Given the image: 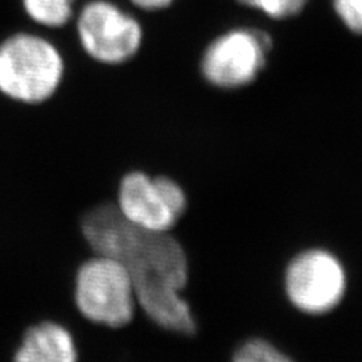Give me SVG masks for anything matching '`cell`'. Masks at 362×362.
Wrapping results in <instances>:
<instances>
[{
    "label": "cell",
    "mask_w": 362,
    "mask_h": 362,
    "mask_svg": "<svg viewBox=\"0 0 362 362\" xmlns=\"http://www.w3.org/2000/svg\"><path fill=\"white\" fill-rule=\"evenodd\" d=\"M74 0H23L26 14L38 25L61 28L73 16Z\"/></svg>",
    "instance_id": "obj_9"
},
{
    "label": "cell",
    "mask_w": 362,
    "mask_h": 362,
    "mask_svg": "<svg viewBox=\"0 0 362 362\" xmlns=\"http://www.w3.org/2000/svg\"><path fill=\"white\" fill-rule=\"evenodd\" d=\"M235 2L257 9L274 20H286L299 16L310 0H235Z\"/></svg>",
    "instance_id": "obj_11"
},
{
    "label": "cell",
    "mask_w": 362,
    "mask_h": 362,
    "mask_svg": "<svg viewBox=\"0 0 362 362\" xmlns=\"http://www.w3.org/2000/svg\"><path fill=\"white\" fill-rule=\"evenodd\" d=\"M81 230L90 252L117 258L129 269L142 319L169 334H195V313L185 296L189 257L173 233L136 228L121 216L115 201L90 207Z\"/></svg>",
    "instance_id": "obj_1"
},
{
    "label": "cell",
    "mask_w": 362,
    "mask_h": 362,
    "mask_svg": "<svg viewBox=\"0 0 362 362\" xmlns=\"http://www.w3.org/2000/svg\"><path fill=\"white\" fill-rule=\"evenodd\" d=\"M77 358L73 332L56 320H41L23 334L13 362H77Z\"/></svg>",
    "instance_id": "obj_8"
},
{
    "label": "cell",
    "mask_w": 362,
    "mask_h": 362,
    "mask_svg": "<svg viewBox=\"0 0 362 362\" xmlns=\"http://www.w3.org/2000/svg\"><path fill=\"white\" fill-rule=\"evenodd\" d=\"M272 40L266 32L235 28L214 38L201 58V74L219 89H240L252 85L263 73Z\"/></svg>",
    "instance_id": "obj_6"
},
{
    "label": "cell",
    "mask_w": 362,
    "mask_h": 362,
    "mask_svg": "<svg viewBox=\"0 0 362 362\" xmlns=\"http://www.w3.org/2000/svg\"><path fill=\"white\" fill-rule=\"evenodd\" d=\"M113 201L124 219L150 233H171L189 209L180 181L144 168H132L119 177Z\"/></svg>",
    "instance_id": "obj_4"
},
{
    "label": "cell",
    "mask_w": 362,
    "mask_h": 362,
    "mask_svg": "<svg viewBox=\"0 0 362 362\" xmlns=\"http://www.w3.org/2000/svg\"><path fill=\"white\" fill-rule=\"evenodd\" d=\"M231 362H296L284 350L262 337L247 338L234 350Z\"/></svg>",
    "instance_id": "obj_10"
},
{
    "label": "cell",
    "mask_w": 362,
    "mask_h": 362,
    "mask_svg": "<svg viewBox=\"0 0 362 362\" xmlns=\"http://www.w3.org/2000/svg\"><path fill=\"white\" fill-rule=\"evenodd\" d=\"M77 33L83 50L105 65H121L141 50V23L107 0L89 2L77 18Z\"/></svg>",
    "instance_id": "obj_7"
},
{
    "label": "cell",
    "mask_w": 362,
    "mask_h": 362,
    "mask_svg": "<svg viewBox=\"0 0 362 362\" xmlns=\"http://www.w3.org/2000/svg\"><path fill=\"white\" fill-rule=\"evenodd\" d=\"M77 313L89 323L121 329L139 314L129 269L119 259L90 254L78 264L73 282Z\"/></svg>",
    "instance_id": "obj_3"
},
{
    "label": "cell",
    "mask_w": 362,
    "mask_h": 362,
    "mask_svg": "<svg viewBox=\"0 0 362 362\" xmlns=\"http://www.w3.org/2000/svg\"><path fill=\"white\" fill-rule=\"evenodd\" d=\"M130 2L144 11H160L174 4V0H130Z\"/></svg>",
    "instance_id": "obj_13"
},
{
    "label": "cell",
    "mask_w": 362,
    "mask_h": 362,
    "mask_svg": "<svg viewBox=\"0 0 362 362\" xmlns=\"http://www.w3.org/2000/svg\"><path fill=\"white\" fill-rule=\"evenodd\" d=\"M332 4L346 29L362 35V0H332Z\"/></svg>",
    "instance_id": "obj_12"
},
{
    "label": "cell",
    "mask_w": 362,
    "mask_h": 362,
    "mask_svg": "<svg viewBox=\"0 0 362 362\" xmlns=\"http://www.w3.org/2000/svg\"><path fill=\"white\" fill-rule=\"evenodd\" d=\"M65 62L54 45L32 33H18L0 45V95L18 105L38 106L58 93Z\"/></svg>",
    "instance_id": "obj_2"
},
{
    "label": "cell",
    "mask_w": 362,
    "mask_h": 362,
    "mask_svg": "<svg viewBox=\"0 0 362 362\" xmlns=\"http://www.w3.org/2000/svg\"><path fill=\"white\" fill-rule=\"evenodd\" d=\"M282 288L288 303L300 314L326 315L343 303L349 275L341 258L329 249L308 247L290 258Z\"/></svg>",
    "instance_id": "obj_5"
}]
</instances>
